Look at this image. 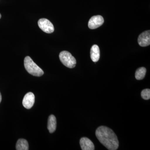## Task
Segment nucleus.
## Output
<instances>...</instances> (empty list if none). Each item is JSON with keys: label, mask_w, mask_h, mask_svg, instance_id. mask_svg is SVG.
<instances>
[{"label": "nucleus", "mask_w": 150, "mask_h": 150, "mask_svg": "<svg viewBox=\"0 0 150 150\" xmlns=\"http://www.w3.org/2000/svg\"><path fill=\"white\" fill-rule=\"evenodd\" d=\"M60 61L66 67L72 69L76 67V61L74 57L69 52L63 51L59 54Z\"/></svg>", "instance_id": "obj_3"}, {"label": "nucleus", "mask_w": 150, "mask_h": 150, "mask_svg": "<svg viewBox=\"0 0 150 150\" xmlns=\"http://www.w3.org/2000/svg\"><path fill=\"white\" fill-rule=\"evenodd\" d=\"M141 96L145 100H149L150 98V90L149 89H145L143 90L141 93Z\"/></svg>", "instance_id": "obj_13"}, {"label": "nucleus", "mask_w": 150, "mask_h": 150, "mask_svg": "<svg viewBox=\"0 0 150 150\" xmlns=\"http://www.w3.org/2000/svg\"><path fill=\"white\" fill-rule=\"evenodd\" d=\"M38 25L40 29L43 32L51 33L54 32V25L51 21L46 18H41L38 21Z\"/></svg>", "instance_id": "obj_4"}, {"label": "nucleus", "mask_w": 150, "mask_h": 150, "mask_svg": "<svg viewBox=\"0 0 150 150\" xmlns=\"http://www.w3.org/2000/svg\"><path fill=\"white\" fill-rule=\"evenodd\" d=\"M56 119L54 115H51L48 117V129L50 133L55 132L56 129Z\"/></svg>", "instance_id": "obj_10"}, {"label": "nucleus", "mask_w": 150, "mask_h": 150, "mask_svg": "<svg viewBox=\"0 0 150 150\" xmlns=\"http://www.w3.org/2000/svg\"><path fill=\"white\" fill-rule=\"evenodd\" d=\"M2 100V96L1 95V93H0V103H1V101Z\"/></svg>", "instance_id": "obj_14"}, {"label": "nucleus", "mask_w": 150, "mask_h": 150, "mask_svg": "<svg viewBox=\"0 0 150 150\" xmlns=\"http://www.w3.org/2000/svg\"><path fill=\"white\" fill-rule=\"evenodd\" d=\"M24 65L28 72L33 76L40 77L44 74V72L42 69L34 63L29 56H26L25 58Z\"/></svg>", "instance_id": "obj_2"}, {"label": "nucleus", "mask_w": 150, "mask_h": 150, "mask_svg": "<svg viewBox=\"0 0 150 150\" xmlns=\"http://www.w3.org/2000/svg\"><path fill=\"white\" fill-rule=\"evenodd\" d=\"M35 103V96L32 92H29L25 94L23 100V105L26 109H30L33 107Z\"/></svg>", "instance_id": "obj_7"}, {"label": "nucleus", "mask_w": 150, "mask_h": 150, "mask_svg": "<svg viewBox=\"0 0 150 150\" xmlns=\"http://www.w3.org/2000/svg\"><path fill=\"white\" fill-rule=\"evenodd\" d=\"M146 72V70L144 67L139 68L136 71L135 73V78L138 80L143 79L145 77Z\"/></svg>", "instance_id": "obj_12"}, {"label": "nucleus", "mask_w": 150, "mask_h": 150, "mask_svg": "<svg viewBox=\"0 0 150 150\" xmlns=\"http://www.w3.org/2000/svg\"><path fill=\"white\" fill-rule=\"evenodd\" d=\"M138 42L142 47L149 46L150 44V31L146 30L142 33L139 36Z\"/></svg>", "instance_id": "obj_6"}, {"label": "nucleus", "mask_w": 150, "mask_h": 150, "mask_svg": "<svg viewBox=\"0 0 150 150\" xmlns=\"http://www.w3.org/2000/svg\"><path fill=\"white\" fill-rule=\"evenodd\" d=\"M100 57V52L99 47L97 45H94L92 46L91 49V58L92 61L96 62L99 60Z\"/></svg>", "instance_id": "obj_9"}, {"label": "nucleus", "mask_w": 150, "mask_h": 150, "mask_svg": "<svg viewBox=\"0 0 150 150\" xmlns=\"http://www.w3.org/2000/svg\"><path fill=\"white\" fill-rule=\"evenodd\" d=\"M96 135L98 139L108 149L115 150L119 146L117 136L112 130L108 127L100 126L96 129Z\"/></svg>", "instance_id": "obj_1"}, {"label": "nucleus", "mask_w": 150, "mask_h": 150, "mask_svg": "<svg viewBox=\"0 0 150 150\" xmlns=\"http://www.w3.org/2000/svg\"><path fill=\"white\" fill-rule=\"evenodd\" d=\"M80 144L82 150H93L95 149L94 144L91 140L86 137L81 139Z\"/></svg>", "instance_id": "obj_8"}, {"label": "nucleus", "mask_w": 150, "mask_h": 150, "mask_svg": "<svg viewBox=\"0 0 150 150\" xmlns=\"http://www.w3.org/2000/svg\"><path fill=\"white\" fill-rule=\"evenodd\" d=\"M104 21V19L101 16H95L92 17L89 21V28L91 29H96L102 25Z\"/></svg>", "instance_id": "obj_5"}, {"label": "nucleus", "mask_w": 150, "mask_h": 150, "mask_svg": "<svg viewBox=\"0 0 150 150\" xmlns=\"http://www.w3.org/2000/svg\"><path fill=\"white\" fill-rule=\"evenodd\" d=\"M29 148L28 142L24 139H19L17 142L16 149L17 150H28Z\"/></svg>", "instance_id": "obj_11"}, {"label": "nucleus", "mask_w": 150, "mask_h": 150, "mask_svg": "<svg viewBox=\"0 0 150 150\" xmlns=\"http://www.w3.org/2000/svg\"><path fill=\"white\" fill-rule=\"evenodd\" d=\"M1 17V13H0V18Z\"/></svg>", "instance_id": "obj_15"}]
</instances>
